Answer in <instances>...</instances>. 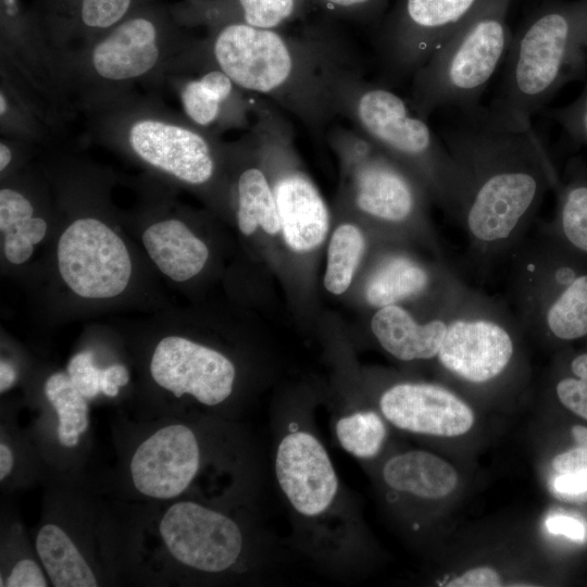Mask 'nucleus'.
Segmentation results:
<instances>
[{
	"label": "nucleus",
	"mask_w": 587,
	"mask_h": 587,
	"mask_svg": "<svg viewBox=\"0 0 587 587\" xmlns=\"http://www.w3.org/2000/svg\"><path fill=\"white\" fill-rule=\"evenodd\" d=\"M452 112L442 140L464 175L455 220L475 261L495 263L527 235L560 175L530 123L483 105Z\"/></svg>",
	"instance_id": "f257e3e1"
},
{
	"label": "nucleus",
	"mask_w": 587,
	"mask_h": 587,
	"mask_svg": "<svg viewBox=\"0 0 587 587\" xmlns=\"http://www.w3.org/2000/svg\"><path fill=\"white\" fill-rule=\"evenodd\" d=\"M215 30L211 47L216 67L240 89L264 95L314 129L347 116L363 82L353 55L335 37L240 23Z\"/></svg>",
	"instance_id": "f03ea898"
},
{
	"label": "nucleus",
	"mask_w": 587,
	"mask_h": 587,
	"mask_svg": "<svg viewBox=\"0 0 587 587\" xmlns=\"http://www.w3.org/2000/svg\"><path fill=\"white\" fill-rule=\"evenodd\" d=\"M587 71V0L544 2L523 21L505 55L494 112L530 123L566 84Z\"/></svg>",
	"instance_id": "7ed1b4c3"
},
{
	"label": "nucleus",
	"mask_w": 587,
	"mask_h": 587,
	"mask_svg": "<svg viewBox=\"0 0 587 587\" xmlns=\"http://www.w3.org/2000/svg\"><path fill=\"white\" fill-rule=\"evenodd\" d=\"M508 258V296L522 329L562 344L587 337V258L542 224Z\"/></svg>",
	"instance_id": "20e7f679"
},
{
	"label": "nucleus",
	"mask_w": 587,
	"mask_h": 587,
	"mask_svg": "<svg viewBox=\"0 0 587 587\" xmlns=\"http://www.w3.org/2000/svg\"><path fill=\"white\" fill-rule=\"evenodd\" d=\"M512 0H483L413 74L412 109L427 118L439 109L465 111L480 97L507 55L512 39Z\"/></svg>",
	"instance_id": "39448f33"
},
{
	"label": "nucleus",
	"mask_w": 587,
	"mask_h": 587,
	"mask_svg": "<svg viewBox=\"0 0 587 587\" xmlns=\"http://www.w3.org/2000/svg\"><path fill=\"white\" fill-rule=\"evenodd\" d=\"M347 116L370 140L410 170L457 218L464 175L425 118L391 90L365 83L353 95Z\"/></svg>",
	"instance_id": "423d86ee"
},
{
	"label": "nucleus",
	"mask_w": 587,
	"mask_h": 587,
	"mask_svg": "<svg viewBox=\"0 0 587 587\" xmlns=\"http://www.w3.org/2000/svg\"><path fill=\"white\" fill-rule=\"evenodd\" d=\"M521 330L508 305L469 288L436 358L454 378L470 385H486L502 377L512 366Z\"/></svg>",
	"instance_id": "0eeeda50"
},
{
	"label": "nucleus",
	"mask_w": 587,
	"mask_h": 587,
	"mask_svg": "<svg viewBox=\"0 0 587 587\" xmlns=\"http://www.w3.org/2000/svg\"><path fill=\"white\" fill-rule=\"evenodd\" d=\"M334 145L351 167L354 202L360 211L392 225L420 218L423 183L360 130L337 128Z\"/></svg>",
	"instance_id": "6e6552de"
},
{
	"label": "nucleus",
	"mask_w": 587,
	"mask_h": 587,
	"mask_svg": "<svg viewBox=\"0 0 587 587\" xmlns=\"http://www.w3.org/2000/svg\"><path fill=\"white\" fill-rule=\"evenodd\" d=\"M58 272L77 297L91 301L122 295L133 275V261L123 238L105 222L78 217L59 237Z\"/></svg>",
	"instance_id": "1a4fd4ad"
},
{
	"label": "nucleus",
	"mask_w": 587,
	"mask_h": 587,
	"mask_svg": "<svg viewBox=\"0 0 587 587\" xmlns=\"http://www.w3.org/2000/svg\"><path fill=\"white\" fill-rule=\"evenodd\" d=\"M159 529L167 551L185 566L220 573L233 566L242 550V535L227 515L192 501L172 504Z\"/></svg>",
	"instance_id": "9d476101"
},
{
	"label": "nucleus",
	"mask_w": 587,
	"mask_h": 587,
	"mask_svg": "<svg viewBox=\"0 0 587 587\" xmlns=\"http://www.w3.org/2000/svg\"><path fill=\"white\" fill-rule=\"evenodd\" d=\"M149 371L153 382L176 398L189 395L209 407L230 396L236 377L234 363L226 355L178 335L158 341Z\"/></svg>",
	"instance_id": "9b49d317"
},
{
	"label": "nucleus",
	"mask_w": 587,
	"mask_h": 587,
	"mask_svg": "<svg viewBox=\"0 0 587 587\" xmlns=\"http://www.w3.org/2000/svg\"><path fill=\"white\" fill-rule=\"evenodd\" d=\"M483 0H403L385 37L388 65L414 74Z\"/></svg>",
	"instance_id": "f8f14e48"
},
{
	"label": "nucleus",
	"mask_w": 587,
	"mask_h": 587,
	"mask_svg": "<svg viewBox=\"0 0 587 587\" xmlns=\"http://www.w3.org/2000/svg\"><path fill=\"white\" fill-rule=\"evenodd\" d=\"M127 141L141 161L185 184L200 186L214 175L212 146L190 127L158 118H139L130 125Z\"/></svg>",
	"instance_id": "ddd939ff"
},
{
	"label": "nucleus",
	"mask_w": 587,
	"mask_h": 587,
	"mask_svg": "<svg viewBox=\"0 0 587 587\" xmlns=\"http://www.w3.org/2000/svg\"><path fill=\"white\" fill-rule=\"evenodd\" d=\"M200 450L195 433L183 424L164 426L145 439L130 461L134 487L143 496L172 499L198 472Z\"/></svg>",
	"instance_id": "4468645a"
},
{
	"label": "nucleus",
	"mask_w": 587,
	"mask_h": 587,
	"mask_svg": "<svg viewBox=\"0 0 587 587\" xmlns=\"http://www.w3.org/2000/svg\"><path fill=\"white\" fill-rule=\"evenodd\" d=\"M275 472L286 498L302 515L316 516L335 499V469L321 441L310 433L294 432L282 439Z\"/></svg>",
	"instance_id": "2eb2a0df"
},
{
	"label": "nucleus",
	"mask_w": 587,
	"mask_h": 587,
	"mask_svg": "<svg viewBox=\"0 0 587 587\" xmlns=\"http://www.w3.org/2000/svg\"><path fill=\"white\" fill-rule=\"evenodd\" d=\"M384 416L396 427L416 434L454 437L474 423L472 409L444 386L398 383L380 397Z\"/></svg>",
	"instance_id": "dca6fc26"
},
{
	"label": "nucleus",
	"mask_w": 587,
	"mask_h": 587,
	"mask_svg": "<svg viewBox=\"0 0 587 587\" xmlns=\"http://www.w3.org/2000/svg\"><path fill=\"white\" fill-rule=\"evenodd\" d=\"M469 286L446 265H427L404 252H390L380 258L365 284V300L374 308L432 297L450 300Z\"/></svg>",
	"instance_id": "f3484780"
},
{
	"label": "nucleus",
	"mask_w": 587,
	"mask_h": 587,
	"mask_svg": "<svg viewBox=\"0 0 587 587\" xmlns=\"http://www.w3.org/2000/svg\"><path fill=\"white\" fill-rule=\"evenodd\" d=\"M161 58L155 23L146 16L122 21L92 48L93 72L110 82H127L151 72Z\"/></svg>",
	"instance_id": "a211bd4d"
},
{
	"label": "nucleus",
	"mask_w": 587,
	"mask_h": 587,
	"mask_svg": "<svg viewBox=\"0 0 587 587\" xmlns=\"http://www.w3.org/2000/svg\"><path fill=\"white\" fill-rule=\"evenodd\" d=\"M271 186L286 243L297 252L320 246L328 230L329 215L313 182L300 170L282 167Z\"/></svg>",
	"instance_id": "6ab92c4d"
},
{
	"label": "nucleus",
	"mask_w": 587,
	"mask_h": 587,
	"mask_svg": "<svg viewBox=\"0 0 587 587\" xmlns=\"http://www.w3.org/2000/svg\"><path fill=\"white\" fill-rule=\"evenodd\" d=\"M461 299L424 321L416 319L402 305L379 308L371 320L372 333L384 350L398 360L436 358Z\"/></svg>",
	"instance_id": "aec40b11"
},
{
	"label": "nucleus",
	"mask_w": 587,
	"mask_h": 587,
	"mask_svg": "<svg viewBox=\"0 0 587 587\" xmlns=\"http://www.w3.org/2000/svg\"><path fill=\"white\" fill-rule=\"evenodd\" d=\"M141 241L159 271L176 283L198 275L209 258L207 245L177 218L150 224L142 232Z\"/></svg>",
	"instance_id": "412c9836"
},
{
	"label": "nucleus",
	"mask_w": 587,
	"mask_h": 587,
	"mask_svg": "<svg viewBox=\"0 0 587 587\" xmlns=\"http://www.w3.org/2000/svg\"><path fill=\"white\" fill-rule=\"evenodd\" d=\"M385 483L392 489L424 499H440L458 483L455 470L427 451H409L389 459L383 469Z\"/></svg>",
	"instance_id": "4be33fe9"
},
{
	"label": "nucleus",
	"mask_w": 587,
	"mask_h": 587,
	"mask_svg": "<svg viewBox=\"0 0 587 587\" xmlns=\"http://www.w3.org/2000/svg\"><path fill=\"white\" fill-rule=\"evenodd\" d=\"M557 205L553 218L542 225L587 258V165L579 158L567 161L553 189Z\"/></svg>",
	"instance_id": "5701e85b"
},
{
	"label": "nucleus",
	"mask_w": 587,
	"mask_h": 587,
	"mask_svg": "<svg viewBox=\"0 0 587 587\" xmlns=\"http://www.w3.org/2000/svg\"><path fill=\"white\" fill-rule=\"evenodd\" d=\"M309 0H202L193 16L215 27L240 23L258 28H280L298 17Z\"/></svg>",
	"instance_id": "b1692460"
},
{
	"label": "nucleus",
	"mask_w": 587,
	"mask_h": 587,
	"mask_svg": "<svg viewBox=\"0 0 587 587\" xmlns=\"http://www.w3.org/2000/svg\"><path fill=\"white\" fill-rule=\"evenodd\" d=\"M47 229V222L35 215L34 205L24 193L10 187L1 188L0 232L2 252L9 263L21 265L28 261Z\"/></svg>",
	"instance_id": "393cba45"
},
{
	"label": "nucleus",
	"mask_w": 587,
	"mask_h": 587,
	"mask_svg": "<svg viewBox=\"0 0 587 587\" xmlns=\"http://www.w3.org/2000/svg\"><path fill=\"white\" fill-rule=\"evenodd\" d=\"M36 550L54 587L98 586L91 567L60 526L43 525L36 537Z\"/></svg>",
	"instance_id": "a878e982"
},
{
	"label": "nucleus",
	"mask_w": 587,
	"mask_h": 587,
	"mask_svg": "<svg viewBox=\"0 0 587 587\" xmlns=\"http://www.w3.org/2000/svg\"><path fill=\"white\" fill-rule=\"evenodd\" d=\"M236 216L238 227L246 236L252 235L258 227L270 235L282 230L270 179L260 167H248L238 177Z\"/></svg>",
	"instance_id": "bb28decb"
},
{
	"label": "nucleus",
	"mask_w": 587,
	"mask_h": 587,
	"mask_svg": "<svg viewBox=\"0 0 587 587\" xmlns=\"http://www.w3.org/2000/svg\"><path fill=\"white\" fill-rule=\"evenodd\" d=\"M236 87L233 79L218 67L188 80L180 90L186 115L198 126H211L222 116L225 105L230 104Z\"/></svg>",
	"instance_id": "cd10ccee"
},
{
	"label": "nucleus",
	"mask_w": 587,
	"mask_h": 587,
	"mask_svg": "<svg viewBox=\"0 0 587 587\" xmlns=\"http://www.w3.org/2000/svg\"><path fill=\"white\" fill-rule=\"evenodd\" d=\"M45 395L57 413V434L64 447H74L89 426L87 399L67 373L51 374L45 383Z\"/></svg>",
	"instance_id": "c85d7f7f"
},
{
	"label": "nucleus",
	"mask_w": 587,
	"mask_h": 587,
	"mask_svg": "<svg viewBox=\"0 0 587 587\" xmlns=\"http://www.w3.org/2000/svg\"><path fill=\"white\" fill-rule=\"evenodd\" d=\"M365 251V239L354 225L342 224L333 234L328 247L325 288L335 295L345 292Z\"/></svg>",
	"instance_id": "c756f323"
},
{
	"label": "nucleus",
	"mask_w": 587,
	"mask_h": 587,
	"mask_svg": "<svg viewBox=\"0 0 587 587\" xmlns=\"http://www.w3.org/2000/svg\"><path fill=\"white\" fill-rule=\"evenodd\" d=\"M336 435L347 452L357 458L370 459L380 451L386 427L375 412L361 411L338 420Z\"/></svg>",
	"instance_id": "7c9ffc66"
},
{
	"label": "nucleus",
	"mask_w": 587,
	"mask_h": 587,
	"mask_svg": "<svg viewBox=\"0 0 587 587\" xmlns=\"http://www.w3.org/2000/svg\"><path fill=\"white\" fill-rule=\"evenodd\" d=\"M133 0H80L79 17L91 29H108L121 23Z\"/></svg>",
	"instance_id": "2f4dec72"
},
{
	"label": "nucleus",
	"mask_w": 587,
	"mask_h": 587,
	"mask_svg": "<svg viewBox=\"0 0 587 587\" xmlns=\"http://www.w3.org/2000/svg\"><path fill=\"white\" fill-rule=\"evenodd\" d=\"M544 114L555 121L572 140L587 146V83L574 101L561 108L545 110Z\"/></svg>",
	"instance_id": "473e14b6"
},
{
	"label": "nucleus",
	"mask_w": 587,
	"mask_h": 587,
	"mask_svg": "<svg viewBox=\"0 0 587 587\" xmlns=\"http://www.w3.org/2000/svg\"><path fill=\"white\" fill-rule=\"evenodd\" d=\"M91 351L76 353L70 360L66 373L73 384L86 399L95 398L101 392V370L95 364Z\"/></svg>",
	"instance_id": "72a5a7b5"
},
{
	"label": "nucleus",
	"mask_w": 587,
	"mask_h": 587,
	"mask_svg": "<svg viewBox=\"0 0 587 587\" xmlns=\"http://www.w3.org/2000/svg\"><path fill=\"white\" fill-rule=\"evenodd\" d=\"M555 395L566 409L587 421V380L571 372L557 382Z\"/></svg>",
	"instance_id": "f704fd0d"
},
{
	"label": "nucleus",
	"mask_w": 587,
	"mask_h": 587,
	"mask_svg": "<svg viewBox=\"0 0 587 587\" xmlns=\"http://www.w3.org/2000/svg\"><path fill=\"white\" fill-rule=\"evenodd\" d=\"M47 578L33 559H22L12 567L4 586L8 587H46Z\"/></svg>",
	"instance_id": "c9c22d12"
},
{
	"label": "nucleus",
	"mask_w": 587,
	"mask_h": 587,
	"mask_svg": "<svg viewBox=\"0 0 587 587\" xmlns=\"http://www.w3.org/2000/svg\"><path fill=\"white\" fill-rule=\"evenodd\" d=\"M501 585L499 574L490 567H475L451 579L449 587H496Z\"/></svg>",
	"instance_id": "e433bc0d"
},
{
	"label": "nucleus",
	"mask_w": 587,
	"mask_h": 587,
	"mask_svg": "<svg viewBox=\"0 0 587 587\" xmlns=\"http://www.w3.org/2000/svg\"><path fill=\"white\" fill-rule=\"evenodd\" d=\"M553 469L560 474H587V449H571L557 455L552 461Z\"/></svg>",
	"instance_id": "4c0bfd02"
},
{
	"label": "nucleus",
	"mask_w": 587,
	"mask_h": 587,
	"mask_svg": "<svg viewBox=\"0 0 587 587\" xmlns=\"http://www.w3.org/2000/svg\"><path fill=\"white\" fill-rule=\"evenodd\" d=\"M546 526L553 534H561L574 540H583L586 528L583 522L567 515H551L546 521Z\"/></svg>",
	"instance_id": "58836bf2"
},
{
	"label": "nucleus",
	"mask_w": 587,
	"mask_h": 587,
	"mask_svg": "<svg viewBox=\"0 0 587 587\" xmlns=\"http://www.w3.org/2000/svg\"><path fill=\"white\" fill-rule=\"evenodd\" d=\"M129 380V374L125 365L112 364L101 370V392L108 397H115L118 389Z\"/></svg>",
	"instance_id": "ea45409f"
},
{
	"label": "nucleus",
	"mask_w": 587,
	"mask_h": 587,
	"mask_svg": "<svg viewBox=\"0 0 587 587\" xmlns=\"http://www.w3.org/2000/svg\"><path fill=\"white\" fill-rule=\"evenodd\" d=\"M338 13H363L378 7L383 0H309Z\"/></svg>",
	"instance_id": "a19ab883"
},
{
	"label": "nucleus",
	"mask_w": 587,
	"mask_h": 587,
	"mask_svg": "<svg viewBox=\"0 0 587 587\" xmlns=\"http://www.w3.org/2000/svg\"><path fill=\"white\" fill-rule=\"evenodd\" d=\"M554 489L566 497L587 494V474H561L554 480Z\"/></svg>",
	"instance_id": "79ce46f5"
},
{
	"label": "nucleus",
	"mask_w": 587,
	"mask_h": 587,
	"mask_svg": "<svg viewBox=\"0 0 587 587\" xmlns=\"http://www.w3.org/2000/svg\"><path fill=\"white\" fill-rule=\"evenodd\" d=\"M16 380V372L13 365L1 360L0 362V391L1 394L10 389Z\"/></svg>",
	"instance_id": "37998d69"
},
{
	"label": "nucleus",
	"mask_w": 587,
	"mask_h": 587,
	"mask_svg": "<svg viewBox=\"0 0 587 587\" xmlns=\"http://www.w3.org/2000/svg\"><path fill=\"white\" fill-rule=\"evenodd\" d=\"M14 457L11 448L4 444H0V480H3L12 472Z\"/></svg>",
	"instance_id": "c03bdc74"
},
{
	"label": "nucleus",
	"mask_w": 587,
	"mask_h": 587,
	"mask_svg": "<svg viewBox=\"0 0 587 587\" xmlns=\"http://www.w3.org/2000/svg\"><path fill=\"white\" fill-rule=\"evenodd\" d=\"M569 369L577 377L587 380V351L573 355Z\"/></svg>",
	"instance_id": "a18cd8bd"
},
{
	"label": "nucleus",
	"mask_w": 587,
	"mask_h": 587,
	"mask_svg": "<svg viewBox=\"0 0 587 587\" xmlns=\"http://www.w3.org/2000/svg\"><path fill=\"white\" fill-rule=\"evenodd\" d=\"M12 160V150L4 142L0 143V171L3 172Z\"/></svg>",
	"instance_id": "49530a36"
},
{
	"label": "nucleus",
	"mask_w": 587,
	"mask_h": 587,
	"mask_svg": "<svg viewBox=\"0 0 587 587\" xmlns=\"http://www.w3.org/2000/svg\"><path fill=\"white\" fill-rule=\"evenodd\" d=\"M572 435L574 440L579 445V447L587 449V427L584 426H574L572 428Z\"/></svg>",
	"instance_id": "de8ad7c7"
},
{
	"label": "nucleus",
	"mask_w": 587,
	"mask_h": 587,
	"mask_svg": "<svg viewBox=\"0 0 587 587\" xmlns=\"http://www.w3.org/2000/svg\"><path fill=\"white\" fill-rule=\"evenodd\" d=\"M8 111V100L3 91L0 93V113L3 116Z\"/></svg>",
	"instance_id": "09e8293b"
}]
</instances>
